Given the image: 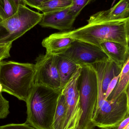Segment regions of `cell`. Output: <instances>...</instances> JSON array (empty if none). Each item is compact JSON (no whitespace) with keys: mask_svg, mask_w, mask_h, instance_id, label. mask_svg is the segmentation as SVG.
Masks as SVG:
<instances>
[{"mask_svg":"<svg viewBox=\"0 0 129 129\" xmlns=\"http://www.w3.org/2000/svg\"><path fill=\"white\" fill-rule=\"evenodd\" d=\"M87 21L88 24L84 26L57 34L100 48L101 44L107 42H118L129 46V17L111 20L106 17L102 11L91 16Z\"/></svg>","mask_w":129,"mask_h":129,"instance_id":"1","label":"cell"},{"mask_svg":"<svg viewBox=\"0 0 129 129\" xmlns=\"http://www.w3.org/2000/svg\"><path fill=\"white\" fill-rule=\"evenodd\" d=\"M105 62L94 64L98 81V97L92 123L100 128L117 127L125 118L129 116V88L116 98L106 100L101 88L103 71Z\"/></svg>","mask_w":129,"mask_h":129,"instance_id":"2","label":"cell"},{"mask_svg":"<svg viewBox=\"0 0 129 129\" xmlns=\"http://www.w3.org/2000/svg\"><path fill=\"white\" fill-rule=\"evenodd\" d=\"M62 90L34 85L26 102L25 122L36 129H52L58 101Z\"/></svg>","mask_w":129,"mask_h":129,"instance_id":"3","label":"cell"},{"mask_svg":"<svg viewBox=\"0 0 129 129\" xmlns=\"http://www.w3.org/2000/svg\"><path fill=\"white\" fill-rule=\"evenodd\" d=\"M35 64L13 61L0 62V83L2 92L25 102L34 85Z\"/></svg>","mask_w":129,"mask_h":129,"instance_id":"4","label":"cell"},{"mask_svg":"<svg viewBox=\"0 0 129 129\" xmlns=\"http://www.w3.org/2000/svg\"><path fill=\"white\" fill-rule=\"evenodd\" d=\"M79 82L81 116L76 129H94L92 123L98 97V81L96 70L92 65L81 66Z\"/></svg>","mask_w":129,"mask_h":129,"instance_id":"5","label":"cell"},{"mask_svg":"<svg viewBox=\"0 0 129 129\" xmlns=\"http://www.w3.org/2000/svg\"><path fill=\"white\" fill-rule=\"evenodd\" d=\"M43 14L34 11L24 4L19 5L13 15L0 19V44L13 43L39 24Z\"/></svg>","mask_w":129,"mask_h":129,"instance_id":"6","label":"cell"},{"mask_svg":"<svg viewBox=\"0 0 129 129\" xmlns=\"http://www.w3.org/2000/svg\"><path fill=\"white\" fill-rule=\"evenodd\" d=\"M58 55L46 53L36 59L34 85H41L55 90L60 89L61 82L57 68Z\"/></svg>","mask_w":129,"mask_h":129,"instance_id":"7","label":"cell"},{"mask_svg":"<svg viewBox=\"0 0 129 129\" xmlns=\"http://www.w3.org/2000/svg\"><path fill=\"white\" fill-rule=\"evenodd\" d=\"M63 54L80 67L85 64L92 65L110 59L100 48L75 40L71 47Z\"/></svg>","mask_w":129,"mask_h":129,"instance_id":"8","label":"cell"},{"mask_svg":"<svg viewBox=\"0 0 129 129\" xmlns=\"http://www.w3.org/2000/svg\"><path fill=\"white\" fill-rule=\"evenodd\" d=\"M66 100V113L63 129H76L81 116L80 92L78 85L71 82L62 90Z\"/></svg>","mask_w":129,"mask_h":129,"instance_id":"9","label":"cell"},{"mask_svg":"<svg viewBox=\"0 0 129 129\" xmlns=\"http://www.w3.org/2000/svg\"><path fill=\"white\" fill-rule=\"evenodd\" d=\"M69 8L42 13L39 24L42 27L55 29L61 32L72 30L76 18L70 13Z\"/></svg>","mask_w":129,"mask_h":129,"instance_id":"10","label":"cell"},{"mask_svg":"<svg viewBox=\"0 0 129 129\" xmlns=\"http://www.w3.org/2000/svg\"><path fill=\"white\" fill-rule=\"evenodd\" d=\"M100 47L110 59L121 68L129 60V46L118 42H107L101 44Z\"/></svg>","mask_w":129,"mask_h":129,"instance_id":"11","label":"cell"},{"mask_svg":"<svg viewBox=\"0 0 129 129\" xmlns=\"http://www.w3.org/2000/svg\"><path fill=\"white\" fill-rule=\"evenodd\" d=\"M74 40L68 37L60 36L55 33L44 39L42 45L46 49V53L59 55L64 53L71 47Z\"/></svg>","mask_w":129,"mask_h":129,"instance_id":"12","label":"cell"},{"mask_svg":"<svg viewBox=\"0 0 129 129\" xmlns=\"http://www.w3.org/2000/svg\"><path fill=\"white\" fill-rule=\"evenodd\" d=\"M80 67L64 54L58 55L57 68L60 79L61 90Z\"/></svg>","mask_w":129,"mask_h":129,"instance_id":"13","label":"cell"},{"mask_svg":"<svg viewBox=\"0 0 129 129\" xmlns=\"http://www.w3.org/2000/svg\"><path fill=\"white\" fill-rule=\"evenodd\" d=\"M110 20L122 19L129 17V0H120L110 10L104 11Z\"/></svg>","mask_w":129,"mask_h":129,"instance_id":"14","label":"cell"},{"mask_svg":"<svg viewBox=\"0 0 129 129\" xmlns=\"http://www.w3.org/2000/svg\"><path fill=\"white\" fill-rule=\"evenodd\" d=\"M122 68L110 59L105 62L101 83V88L104 95L108 84L115 77L120 74Z\"/></svg>","mask_w":129,"mask_h":129,"instance_id":"15","label":"cell"},{"mask_svg":"<svg viewBox=\"0 0 129 129\" xmlns=\"http://www.w3.org/2000/svg\"><path fill=\"white\" fill-rule=\"evenodd\" d=\"M129 60L123 67L116 86L107 100H111L116 98L125 91L129 88Z\"/></svg>","mask_w":129,"mask_h":129,"instance_id":"16","label":"cell"},{"mask_svg":"<svg viewBox=\"0 0 129 129\" xmlns=\"http://www.w3.org/2000/svg\"><path fill=\"white\" fill-rule=\"evenodd\" d=\"M66 113V104L63 95H60L54 116L52 129H63Z\"/></svg>","mask_w":129,"mask_h":129,"instance_id":"17","label":"cell"},{"mask_svg":"<svg viewBox=\"0 0 129 129\" xmlns=\"http://www.w3.org/2000/svg\"><path fill=\"white\" fill-rule=\"evenodd\" d=\"M72 2L73 0H48L36 9L42 13H45L70 7Z\"/></svg>","mask_w":129,"mask_h":129,"instance_id":"18","label":"cell"},{"mask_svg":"<svg viewBox=\"0 0 129 129\" xmlns=\"http://www.w3.org/2000/svg\"><path fill=\"white\" fill-rule=\"evenodd\" d=\"M17 9L10 0H0V19L4 20L10 17Z\"/></svg>","mask_w":129,"mask_h":129,"instance_id":"19","label":"cell"},{"mask_svg":"<svg viewBox=\"0 0 129 129\" xmlns=\"http://www.w3.org/2000/svg\"><path fill=\"white\" fill-rule=\"evenodd\" d=\"M93 0H73L72 4L69 8L70 13L76 18L82 10Z\"/></svg>","mask_w":129,"mask_h":129,"instance_id":"20","label":"cell"},{"mask_svg":"<svg viewBox=\"0 0 129 129\" xmlns=\"http://www.w3.org/2000/svg\"><path fill=\"white\" fill-rule=\"evenodd\" d=\"M9 102L0 94V119H5L10 113Z\"/></svg>","mask_w":129,"mask_h":129,"instance_id":"21","label":"cell"},{"mask_svg":"<svg viewBox=\"0 0 129 129\" xmlns=\"http://www.w3.org/2000/svg\"><path fill=\"white\" fill-rule=\"evenodd\" d=\"M12 44L13 43L0 44V62L4 59L10 57Z\"/></svg>","mask_w":129,"mask_h":129,"instance_id":"22","label":"cell"},{"mask_svg":"<svg viewBox=\"0 0 129 129\" xmlns=\"http://www.w3.org/2000/svg\"><path fill=\"white\" fill-rule=\"evenodd\" d=\"M0 129H36L27 123L16 124L11 123L0 126Z\"/></svg>","mask_w":129,"mask_h":129,"instance_id":"23","label":"cell"},{"mask_svg":"<svg viewBox=\"0 0 129 129\" xmlns=\"http://www.w3.org/2000/svg\"><path fill=\"white\" fill-rule=\"evenodd\" d=\"M120 75V74L115 77L108 84L106 92L105 94V98L106 100L109 97L111 92H113L116 87L119 79Z\"/></svg>","mask_w":129,"mask_h":129,"instance_id":"24","label":"cell"},{"mask_svg":"<svg viewBox=\"0 0 129 129\" xmlns=\"http://www.w3.org/2000/svg\"><path fill=\"white\" fill-rule=\"evenodd\" d=\"M47 1L48 0H22V1L25 5L36 9L39 5Z\"/></svg>","mask_w":129,"mask_h":129,"instance_id":"25","label":"cell"},{"mask_svg":"<svg viewBox=\"0 0 129 129\" xmlns=\"http://www.w3.org/2000/svg\"><path fill=\"white\" fill-rule=\"evenodd\" d=\"M129 125V116L125 118L119 124L117 127L113 128L114 129H123Z\"/></svg>","mask_w":129,"mask_h":129,"instance_id":"26","label":"cell"},{"mask_svg":"<svg viewBox=\"0 0 129 129\" xmlns=\"http://www.w3.org/2000/svg\"><path fill=\"white\" fill-rule=\"evenodd\" d=\"M12 2L14 5L17 8H18V6L20 4H23L22 2V0H10Z\"/></svg>","mask_w":129,"mask_h":129,"instance_id":"27","label":"cell"},{"mask_svg":"<svg viewBox=\"0 0 129 129\" xmlns=\"http://www.w3.org/2000/svg\"><path fill=\"white\" fill-rule=\"evenodd\" d=\"M2 92V86L1 84L0 83V94Z\"/></svg>","mask_w":129,"mask_h":129,"instance_id":"28","label":"cell"},{"mask_svg":"<svg viewBox=\"0 0 129 129\" xmlns=\"http://www.w3.org/2000/svg\"><path fill=\"white\" fill-rule=\"evenodd\" d=\"M101 129H114L113 128H101Z\"/></svg>","mask_w":129,"mask_h":129,"instance_id":"29","label":"cell"},{"mask_svg":"<svg viewBox=\"0 0 129 129\" xmlns=\"http://www.w3.org/2000/svg\"><path fill=\"white\" fill-rule=\"evenodd\" d=\"M123 129H129V125H128L125 128H124Z\"/></svg>","mask_w":129,"mask_h":129,"instance_id":"30","label":"cell"}]
</instances>
